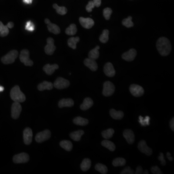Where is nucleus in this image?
Segmentation results:
<instances>
[{
  "label": "nucleus",
  "instance_id": "nucleus-15",
  "mask_svg": "<svg viewBox=\"0 0 174 174\" xmlns=\"http://www.w3.org/2000/svg\"><path fill=\"white\" fill-rule=\"evenodd\" d=\"M137 55V52L135 49H132L122 55V58L128 62H131L134 60Z\"/></svg>",
  "mask_w": 174,
  "mask_h": 174
},
{
  "label": "nucleus",
  "instance_id": "nucleus-28",
  "mask_svg": "<svg viewBox=\"0 0 174 174\" xmlns=\"http://www.w3.org/2000/svg\"><path fill=\"white\" fill-rule=\"evenodd\" d=\"M80 38L79 37H72L70 38L68 40L67 44L70 48H72L73 49H75L77 48V44L79 42Z\"/></svg>",
  "mask_w": 174,
  "mask_h": 174
},
{
  "label": "nucleus",
  "instance_id": "nucleus-49",
  "mask_svg": "<svg viewBox=\"0 0 174 174\" xmlns=\"http://www.w3.org/2000/svg\"><path fill=\"white\" fill-rule=\"evenodd\" d=\"M150 118L149 116H146L145 118H144V121L145 124H146V125H149L150 124Z\"/></svg>",
  "mask_w": 174,
  "mask_h": 174
},
{
  "label": "nucleus",
  "instance_id": "nucleus-29",
  "mask_svg": "<svg viewBox=\"0 0 174 174\" xmlns=\"http://www.w3.org/2000/svg\"><path fill=\"white\" fill-rule=\"evenodd\" d=\"M73 122L77 125L85 126L88 124L89 121L81 117H77L74 119Z\"/></svg>",
  "mask_w": 174,
  "mask_h": 174
},
{
  "label": "nucleus",
  "instance_id": "nucleus-3",
  "mask_svg": "<svg viewBox=\"0 0 174 174\" xmlns=\"http://www.w3.org/2000/svg\"><path fill=\"white\" fill-rule=\"evenodd\" d=\"M18 55L19 52L17 50H11L2 58V62L5 64L13 63L15 61Z\"/></svg>",
  "mask_w": 174,
  "mask_h": 174
},
{
  "label": "nucleus",
  "instance_id": "nucleus-23",
  "mask_svg": "<svg viewBox=\"0 0 174 174\" xmlns=\"http://www.w3.org/2000/svg\"><path fill=\"white\" fill-rule=\"evenodd\" d=\"M53 87V84L52 83L48 82V81H44L38 85L37 88L39 91H43L45 89H48V90L52 89Z\"/></svg>",
  "mask_w": 174,
  "mask_h": 174
},
{
  "label": "nucleus",
  "instance_id": "nucleus-39",
  "mask_svg": "<svg viewBox=\"0 0 174 174\" xmlns=\"http://www.w3.org/2000/svg\"><path fill=\"white\" fill-rule=\"evenodd\" d=\"M132 20V17L131 16H128L127 19L123 20L122 21V24L127 28H131L134 25Z\"/></svg>",
  "mask_w": 174,
  "mask_h": 174
},
{
  "label": "nucleus",
  "instance_id": "nucleus-44",
  "mask_svg": "<svg viewBox=\"0 0 174 174\" xmlns=\"http://www.w3.org/2000/svg\"><path fill=\"white\" fill-rule=\"evenodd\" d=\"M25 29L26 30L29 31H33L34 29V25L33 22L28 21L27 22V24L26 25Z\"/></svg>",
  "mask_w": 174,
  "mask_h": 174
},
{
  "label": "nucleus",
  "instance_id": "nucleus-34",
  "mask_svg": "<svg viewBox=\"0 0 174 174\" xmlns=\"http://www.w3.org/2000/svg\"><path fill=\"white\" fill-rule=\"evenodd\" d=\"M77 26L74 24H71L65 30V33L69 35H74L77 33Z\"/></svg>",
  "mask_w": 174,
  "mask_h": 174
},
{
  "label": "nucleus",
  "instance_id": "nucleus-52",
  "mask_svg": "<svg viewBox=\"0 0 174 174\" xmlns=\"http://www.w3.org/2000/svg\"><path fill=\"white\" fill-rule=\"evenodd\" d=\"M166 157L167 158H168L169 160L170 161H172L173 160V158L171 155V154L170 152H167V154H166Z\"/></svg>",
  "mask_w": 174,
  "mask_h": 174
},
{
  "label": "nucleus",
  "instance_id": "nucleus-37",
  "mask_svg": "<svg viewBox=\"0 0 174 174\" xmlns=\"http://www.w3.org/2000/svg\"><path fill=\"white\" fill-rule=\"evenodd\" d=\"M95 169L98 172H100L101 174H106L107 173L108 169L107 166L105 165H103L102 164H97L95 165Z\"/></svg>",
  "mask_w": 174,
  "mask_h": 174
},
{
  "label": "nucleus",
  "instance_id": "nucleus-42",
  "mask_svg": "<svg viewBox=\"0 0 174 174\" xmlns=\"http://www.w3.org/2000/svg\"><path fill=\"white\" fill-rule=\"evenodd\" d=\"M135 173L134 171L130 168L129 166H127L125 168H124L123 170L121 172V174H133Z\"/></svg>",
  "mask_w": 174,
  "mask_h": 174
},
{
  "label": "nucleus",
  "instance_id": "nucleus-10",
  "mask_svg": "<svg viewBox=\"0 0 174 174\" xmlns=\"http://www.w3.org/2000/svg\"><path fill=\"white\" fill-rule=\"evenodd\" d=\"M22 107L20 103L15 102L11 107V116L14 119H17L20 117Z\"/></svg>",
  "mask_w": 174,
  "mask_h": 174
},
{
  "label": "nucleus",
  "instance_id": "nucleus-24",
  "mask_svg": "<svg viewBox=\"0 0 174 174\" xmlns=\"http://www.w3.org/2000/svg\"><path fill=\"white\" fill-rule=\"evenodd\" d=\"M110 115L115 120H121L123 118L124 113L121 111H116L114 109H110Z\"/></svg>",
  "mask_w": 174,
  "mask_h": 174
},
{
  "label": "nucleus",
  "instance_id": "nucleus-36",
  "mask_svg": "<svg viewBox=\"0 0 174 174\" xmlns=\"http://www.w3.org/2000/svg\"><path fill=\"white\" fill-rule=\"evenodd\" d=\"M126 160L123 158H117L113 161L112 165L115 167L124 166L126 164Z\"/></svg>",
  "mask_w": 174,
  "mask_h": 174
},
{
  "label": "nucleus",
  "instance_id": "nucleus-45",
  "mask_svg": "<svg viewBox=\"0 0 174 174\" xmlns=\"http://www.w3.org/2000/svg\"><path fill=\"white\" fill-rule=\"evenodd\" d=\"M158 159L161 162V165H166V161L165 160L164 154L162 152H161L160 154V156L158 157Z\"/></svg>",
  "mask_w": 174,
  "mask_h": 174
},
{
  "label": "nucleus",
  "instance_id": "nucleus-8",
  "mask_svg": "<svg viewBox=\"0 0 174 174\" xmlns=\"http://www.w3.org/2000/svg\"><path fill=\"white\" fill-rule=\"evenodd\" d=\"M51 137V132L49 130H45L38 132L35 136V140L38 143H42Z\"/></svg>",
  "mask_w": 174,
  "mask_h": 174
},
{
  "label": "nucleus",
  "instance_id": "nucleus-32",
  "mask_svg": "<svg viewBox=\"0 0 174 174\" xmlns=\"http://www.w3.org/2000/svg\"><path fill=\"white\" fill-rule=\"evenodd\" d=\"M9 33V28L7 27V26L4 25V24L1 21H0V36L5 37L7 36Z\"/></svg>",
  "mask_w": 174,
  "mask_h": 174
},
{
  "label": "nucleus",
  "instance_id": "nucleus-35",
  "mask_svg": "<svg viewBox=\"0 0 174 174\" xmlns=\"http://www.w3.org/2000/svg\"><path fill=\"white\" fill-rule=\"evenodd\" d=\"M109 31L107 29H105L103 31L102 34L100 35L99 37V40L100 42L102 43H107L109 39Z\"/></svg>",
  "mask_w": 174,
  "mask_h": 174
},
{
  "label": "nucleus",
  "instance_id": "nucleus-19",
  "mask_svg": "<svg viewBox=\"0 0 174 174\" xmlns=\"http://www.w3.org/2000/svg\"><path fill=\"white\" fill-rule=\"evenodd\" d=\"M84 63L92 71H96L98 69V65L96 62L94 60L89 58H86L84 61Z\"/></svg>",
  "mask_w": 174,
  "mask_h": 174
},
{
  "label": "nucleus",
  "instance_id": "nucleus-7",
  "mask_svg": "<svg viewBox=\"0 0 174 174\" xmlns=\"http://www.w3.org/2000/svg\"><path fill=\"white\" fill-rule=\"evenodd\" d=\"M47 44L45 46V53L48 55H52L54 53L56 47L54 45V40L51 37H49L46 40Z\"/></svg>",
  "mask_w": 174,
  "mask_h": 174
},
{
  "label": "nucleus",
  "instance_id": "nucleus-41",
  "mask_svg": "<svg viewBox=\"0 0 174 174\" xmlns=\"http://www.w3.org/2000/svg\"><path fill=\"white\" fill-rule=\"evenodd\" d=\"M94 7H95V5L92 1H90L89 2L88 4L86 6V10L88 12H91L92 11L93 8H94Z\"/></svg>",
  "mask_w": 174,
  "mask_h": 174
},
{
  "label": "nucleus",
  "instance_id": "nucleus-43",
  "mask_svg": "<svg viewBox=\"0 0 174 174\" xmlns=\"http://www.w3.org/2000/svg\"><path fill=\"white\" fill-rule=\"evenodd\" d=\"M151 171L152 172V174H163L161 172L160 168L157 166H154L151 167Z\"/></svg>",
  "mask_w": 174,
  "mask_h": 174
},
{
  "label": "nucleus",
  "instance_id": "nucleus-9",
  "mask_svg": "<svg viewBox=\"0 0 174 174\" xmlns=\"http://www.w3.org/2000/svg\"><path fill=\"white\" fill-rule=\"evenodd\" d=\"M69 86V81L63 78H58L53 84L54 87L59 89L67 88Z\"/></svg>",
  "mask_w": 174,
  "mask_h": 174
},
{
  "label": "nucleus",
  "instance_id": "nucleus-26",
  "mask_svg": "<svg viewBox=\"0 0 174 174\" xmlns=\"http://www.w3.org/2000/svg\"><path fill=\"white\" fill-rule=\"evenodd\" d=\"M84 132L83 130H78L77 131L74 132H71L70 134V136L71 139L75 141H79L81 139V136L84 135Z\"/></svg>",
  "mask_w": 174,
  "mask_h": 174
},
{
  "label": "nucleus",
  "instance_id": "nucleus-18",
  "mask_svg": "<svg viewBox=\"0 0 174 174\" xmlns=\"http://www.w3.org/2000/svg\"><path fill=\"white\" fill-rule=\"evenodd\" d=\"M123 136L129 144H132L135 141V135L132 130L130 129L124 130L123 132Z\"/></svg>",
  "mask_w": 174,
  "mask_h": 174
},
{
  "label": "nucleus",
  "instance_id": "nucleus-50",
  "mask_svg": "<svg viewBox=\"0 0 174 174\" xmlns=\"http://www.w3.org/2000/svg\"><path fill=\"white\" fill-rule=\"evenodd\" d=\"M170 126L171 129L173 131V132L174 131V118H173L171 119V120L170 122Z\"/></svg>",
  "mask_w": 174,
  "mask_h": 174
},
{
  "label": "nucleus",
  "instance_id": "nucleus-47",
  "mask_svg": "<svg viewBox=\"0 0 174 174\" xmlns=\"http://www.w3.org/2000/svg\"><path fill=\"white\" fill-rule=\"evenodd\" d=\"M92 1L96 7H98L101 5L102 0H93Z\"/></svg>",
  "mask_w": 174,
  "mask_h": 174
},
{
  "label": "nucleus",
  "instance_id": "nucleus-2",
  "mask_svg": "<svg viewBox=\"0 0 174 174\" xmlns=\"http://www.w3.org/2000/svg\"><path fill=\"white\" fill-rule=\"evenodd\" d=\"M10 97L12 100L16 102H24L26 100L25 95L20 91V87L17 85L14 86L10 92Z\"/></svg>",
  "mask_w": 174,
  "mask_h": 174
},
{
  "label": "nucleus",
  "instance_id": "nucleus-33",
  "mask_svg": "<svg viewBox=\"0 0 174 174\" xmlns=\"http://www.w3.org/2000/svg\"><path fill=\"white\" fill-rule=\"evenodd\" d=\"M53 7L56 10L57 13L60 15H64L67 12V9L64 6H59L57 4H54Z\"/></svg>",
  "mask_w": 174,
  "mask_h": 174
},
{
  "label": "nucleus",
  "instance_id": "nucleus-5",
  "mask_svg": "<svg viewBox=\"0 0 174 174\" xmlns=\"http://www.w3.org/2000/svg\"><path fill=\"white\" fill-rule=\"evenodd\" d=\"M115 90V86L111 82L107 81L103 83V94L104 96H111L114 93Z\"/></svg>",
  "mask_w": 174,
  "mask_h": 174
},
{
  "label": "nucleus",
  "instance_id": "nucleus-48",
  "mask_svg": "<svg viewBox=\"0 0 174 174\" xmlns=\"http://www.w3.org/2000/svg\"><path fill=\"white\" fill-rule=\"evenodd\" d=\"M139 123L141 124V125L143 126H146V124H145L144 121V118L142 117L141 116H140L139 117Z\"/></svg>",
  "mask_w": 174,
  "mask_h": 174
},
{
  "label": "nucleus",
  "instance_id": "nucleus-6",
  "mask_svg": "<svg viewBox=\"0 0 174 174\" xmlns=\"http://www.w3.org/2000/svg\"><path fill=\"white\" fill-rule=\"evenodd\" d=\"M129 90L132 95L136 97L141 96L144 93V89L141 86L135 84H132L130 86Z\"/></svg>",
  "mask_w": 174,
  "mask_h": 174
},
{
  "label": "nucleus",
  "instance_id": "nucleus-55",
  "mask_svg": "<svg viewBox=\"0 0 174 174\" xmlns=\"http://www.w3.org/2000/svg\"><path fill=\"white\" fill-rule=\"evenodd\" d=\"M149 173V171H148L147 170H145L144 172V174H148Z\"/></svg>",
  "mask_w": 174,
  "mask_h": 174
},
{
  "label": "nucleus",
  "instance_id": "nucleus-12",
  "mask_svg": "<svg viewBox=\"0 0 174 174\" xmlns=\"http://www.w3.org/2000/svg\"><path fill=\"white\" fill-rule=\"evenodd\" d=\"M138 149L141 152L145 153L147 155L150 156L152 154V149L147 147L145 140H141L139 142L138 144Z\"/></svg>",
  "mask_w": 174,
  "mask_h": 174
},
{
  "label": "nucleus",
  "instance_id": "nucleus-13",
  "mask_svg": "<svg viewBox=\"0 0 174 174\" xmlns=\"http://www.w3.org/2000/svg\"><path fill=\"white\" fill-rule=\"evenodd\" d=\"M45 22L47 25L48 30L50 33H53L55 34H60V28L57 25L53 23H51L49 20L48 19H45Z\"/></svg>",
  "mask_w": 174,
  "mask_h": 174
},
{
  "label": "nucleus",
  "instance_id": "nucleus-31",
  "mask_svg": "<svg viewBox=\"0 0 174 174\" xmlns=\"http://www.w3.org/2000/svg\"><path fill=\"white\" fill-rule=\"evenodd\" d=\"M101 144L103 146L106 147L107 149L110 150L111 151H114L116 149V147H115V144L113 143L112 142L110 141L107 140H104L102 141Z\"/></svg>",
  "mask_w": 174,
  "mask_h": 174
},
{
  "label": "nucleus",
  "instance_id": "nucleus-25",
  "mask_svg": "<svg viewBox=\"0 0 174 174\" xmlns=\"http://www.w3.org/2000/svg\"><path fill=\"white\" fill-rule=\"evenodd\" d=\"M100 49V46L97 45L94 49H92V50L89 51V58L91 59L95 60L97 59L99 57V49Z\"/></svg>",
  "mask_w": 174,
  "mask_h": 174
},
{
  "label": "nucleus",
  "instance_id": "nucleus-30",
  "mask_svg": "<svg viewBox=\"0 0 174 174\" xmlns=\"http://www.w3.org/2000/svg\"><path fill=\"white\" fill-rule=\"evenodd\" d=\"M60 146L68 151L72 150L73 148V144L71 141L69 140H63L60 143Z\"/></svg>",
  "mask_w": 174,
  "mask_h": 174
},
{
  "label": "nucleus",
  "instance_id": "nucleus-21",
  "mask_svg": "<svg viewBox=\"0 0 174 174\" xmlns=\"http://www.w3.org/2000/svg\"><path fill=\"white\" fill-rule=\"evenodd\" d=\"M74 104V102L72 99H63L60 100L58 103V106L60 108L64 107H72Z\"/></svg>",
  "mask_w": 174,
  "mask_h": 174
},
{
  "label": "nucleus",
  "instance_id": "nucleus-14",
  "mask_svg": "<svg viewBox=\"0 0 174 174\" xmlns=\"http://www.w3.org/2000/svg\"><path fill=\"white\" fill-rule=\"evenodd\" d=\"M79 21L81 26L85 29H91L94 25V20L89 17H79Z\"/></svg>",
  "mask_w": 174,
  "mask_h": 174
},
{
  "label": "nucleus",
  "instance_id": "nucleus-22",
  "mask_svg": "<svg viewBox=\"0 0 174 174\" xmlns=\"http://www.w3.org/2000/svg\"><path fill=\"white\" fill-rule=\"evenodd\" d=\"M93 104V101L90 98L87 97L84 100L83 102L80 105V109L82 110H87L91 108Z\"/></svg>",
  "mask_w": 174,
  "mask_h": 174
},
{
  "label": "nucleus",
  "instance_id": "nucleus-40",
  "mask_svg": "<svg viewBox=\"0 0 174 174\" xmlns=\"http://www.w3.org/2000/svg\"><path fill=\"white\" fill-rule=\"evenodd\" d=\"M112 13L111 9L108 7L104 8L103 10V15L106 20H109Z\"/></svg>",
  "mask_w": 174,
  "mask_h": 174
},
{
  "label": "nucleus",
  "instance_id": "nucleus-38",
  "mask_svg": "<svg viewBox=\"0 0 174 174\" xmlns=\"http://www.w3.org/2000/svg\"><path fill=\"white\" fill-rule=\"evenodd\" d=\"M114 130L112 129V128H109V129H107V130H104L102 132V135L103 137L106 139H109L111 138L113 136L114 133Z\"/></svg>",
  "mask_w": 174,
  "mask_h": 174
},
{
  "label": "nucleus",
  "instance_id": "nucleus-53",
  "mask_svg": "<svg viewBox=\"0 0 174 174\" xmlns=\"http://www.w3.org/2000/svg\"><path fill=\"white\" fill-rule=\"evenodd\" d=\"M33 0H23L24 2H25L26 4H30L32 2Z\"/></svg>",
  "mask_w": 174,
  "mask_h": 174
},
{
  "label": "nucleus",
  "instance_id": "nucleus-27",
  "mask_svg": "<svg viewBox=\"0 0 174 174\" xmlns=\"http://www.w3.org/2000/svg\"><path fill=\"white\" fill-rule=\"evenodd\" d=\"M91 166V161L90 159H88V158L84 159L80 165V168L84 172H86L88 170Z\"/></svg>",
  "mask_w": 174,
  "mask_h": 174
},
{
  "label": "nucleus",
  "instance_id": "nucleus-4",
  "mask_svg": "<svg viewBox=\"0 0 174 174\" xmlns=\"http://www.w3.org/2000/svg\"><path fill=\"white\" fill-rule=\"evenodd\" d=\"M20 59V62L24 64L26 66H31L34 64V62L30 59V52L26 49L21 50Z\"/></svg>",
  "mask_w": 174,
  "mask_h": 174
},
{
  "label": "nucleus",
  "instance_id": "nucleus-16",
  "mask_svg": "<svg viewBox=\"0 0 174 174\" xmlns=\"http://www.w3.org/2000/svg\"><path fill=\"white\" fill-rule=\"evenodd\" d=\"M23 139L26 145H29L31 143L33 139V132L30 128H26L23 131Z\"/></svg>",
  "mask_w": 174,
  "mask_h": 174
},
{
  "label": "nucleus",
  "instance_id": "nucleus-1",
  "mask_svg": "<svg viewBox=\"0 0 174 174\" xmlns=\"http://www.w3.org/2000/svg\"><path fill=\"white\" fill-rule=\"evenodd\" d=\"M156 46L159 53L162 56H166L171 51L172 46L170 41L166 37H161L157 41Z\"/></svg>",
  "mask_w": 174,
  "mask_h": 174
},
{
  "label": "nucleus",
  "instance_id": "nucleus-46",
  "mask_svg": "<svg viewBox=\"0 0 174 174\" xmlns=\"http://www.w3.org/2000/svg\"><path fill=\"white\" fill-rule=\"evenodd\" d=\"M135 174H144V172L143 171V168H142V167L141 166H138V167L136 168V172H135Z\"/></svg>",
  "mask_w": 174,
  "mask_h": 174
},
{
  "label": "nucleus",
  "instance_id": "nucleus-51",
  "mask_svg": "<svg viewBox=\"0 0 174 174\" xmlns=\"http://www.w3.org/2000/svg\"><path fill=\"white\" fill-rule=\"evenodd\" d=\"M6 26H7L8 28L12 29V28H13V27H14V24L13 22H9L7 23V24L6 25Z\"/></svg>",
  "mask_w": 174,
  "mask_h": 174
},
{
  "label": "nucleus",
  "instance_id": "nucleus-17",
  "mask_svg": "<svg viewBox=\"0 0 174 174\" xmlns=\"http://www.w3.org/2000/svg\"><path fill=\"white\" fill-rule=\"evenodd\" d=\"M103 71L105 74L108 77H114L116 73L113 65L110 63H107L104 65Z\"/></svg>",
  "mask_w": 174,
  "mask_h": 174
},
{
  "label": "nucleus",
  "instance_id": "nucleus-20",
  "mask_svg": "<svg viewBox=\"0 0 174 174\" xmlns=\"http://www.w3.org/2000/svg\"><path fill=\"white\" fill-rule=\"evenodd\" d=\"M59 65L57 64H54L52 65H50L49 64H47L43 67V70L48 75H51L53 74L56 70L59 68Z\"/></svg>",
  "mask_w": 174,
  "mask_h": 174
},
{
  "label": "nucleus",
  "instance_id": "nucleus-11",
  "mask_svg": "<svg viewBox=\"0 0 174 174\" xmlns=\"http://www.w3.org/2000/svg\"><path fill=\"white\" fill-rule=\"evenodd\" d=\"M13 160L16 164L26 163L29 161V156L27 153L22 152L14 156Z\"/></svg>",
  "mask_w": 174,
  "mask_h": 174
},
{
  "label": "nucleus",
  "instance_id": "nucleus-54",
  "mask_svg": "<svg viewBox=\"0 0 174 174\" xmlns=\"http://www.w3.org/2000/svg\"><path fill=\"white\" fill-rule=\"evenodd\" d=\"M4 89H5V88H4V87H2V86H1L0 85V92H2L4 91Z\"/></svg>",
  "mask_w": 174,
  "mask_h": 174
}]
</instances>
